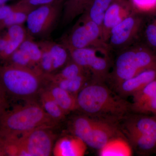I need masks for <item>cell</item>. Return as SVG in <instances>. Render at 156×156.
I'll return each instance as SVG.
<instances>
[{
	"instance_id": "32",
	"label": "cell",
	"mask_w": 156,
	"mask_h": 156,
	"mask_svg": "<svg viewBox=\"0 0 156 156\" xmlns=\"http://www.w3.org/2000/svg\"><path fill=\"white\" fill-rule=\"evenodd\" d=\"M19 6V2L11 5H7L5 4L0 5V21L5 19L12 12L15 11Z\"/></svg>"
},
{
	"instance_id": "12",
	"label": "cell",
	"mask_w": 156,
	"mask_h": 156,
	"mask_svg": "<svg viewBox=\"0 0 156 156\" xmlns=\"http://www.w3.org/2000/svg\"><path fill=\"white\" fill-rule=\"evenodd\" d=\"M134 13L129 0H114L107 10L104 17L101 27L103 41L107 44L112 30Z\"/></svg>"
},
{
	"instance_id": "19",
	"label": "cell",
	"mask_w": 156,
	"mask_h": 156,
	"mask_svg": "<svg viewBox=\"0 0 156 156\" xmlns=\"http://www.w3.org/2000/svg\"><path fill=\"white\" fill-rule=\"evenodd\" d=\"M93 0H64L62 22L64 24L72 21L83 14Z\"/></svg>"
},
{
	"instance_id": "22",
	"label": "cell",
	"mask_w": 156,
	"mask_h": 156,
	"mask_svg": "<svg viewBox=\"0 0 156 156\" xmlns=\"http://www.w3.org/2000/svg\"><path fill=\"white\" fill-rule=\"evenodd\" d=\"M41 105L44 111L56 122L63 119L66 114L62 109L47 89L40 94Z\"/></svg>"
},
{
	"instance_id": "35",
	"label": "cell",
	"mask_w": 156,
	"mask_h": 156,
	"mask_svg": "<svg viewBox=\"0 0 156 156\" xmlns=\"http://www.w3.org/2000/svg\"><path fill=\"white\" fill-rule=\"evenodd\" d=\"M9 1V0H0V5H5V3Z\"/></svg>"
},
{
	"instance_id": "9",
	"label": "cell",
	"mask_w": 156,
	"mask_h": 156,
	"mask_svg": "<svg viewBox=\"0 0 156 156\" xmlns=\"http://www.w3.org/2000/svg\"><path fill=\"white\" fill-rule=\"evenodd\" d=\"M51 127H41L17 136V140L28 156H48L53 150L54 136Z\"/></svg>"
},
{
	"instance_id": "36",
	"label": "cell",
	"mask_w": 156,
	"mask_h": 156,
	"mask_svg": "<svg viewBox=\"0 0 156 156\" xmlns=\"http://www.w3.org/2000/svg\"><path fill=\"white\" fill-rule=\"evenodd\" d=\"M21 1H23V2H29V1H31V0H21Z\"/></svg>"
},
{
	"instance_id": "15",
	"label": "cell",
	"mask_w": 156,
	"mask_h": 156,
	"mask_svg": "<svg viewBox=\"0 0 156 156\" xmlns=\"http://www.w3.org/2000/svg\"><path fill=\"white\" fill-rule=\"evenodd\" d=\"M87 144L75 136L62 137L56 143L53 154L57 156H81L87 150Z\"/></svg>"
},
{
	"instance_id": "3",
	"label": "cell",
	"mask_w": 156,
	"mask_h": 156,
	"mask_svg": "<svg viewBox=\"0 0 156 156\" xmlns=\"http://www.w3.org/2000/svg\"><path fill=\"white\" fill-rule=\"evenodd\" d=\"M9 107L0 113L1 136H20L39 127H53L56 123L34 101Z\"/></svg>"
},
{
	"instance_id": "4",
	"label": "cell",
	"mask_w": 156,
	"mask_h": 156,
	"mask_svg": "<svg viewBox=\"0 0 156 156\" xmlns=\"http://www.w3.org/2000/svg\"><path fill=\"white\" fill-rule=\"evenodd\" d=\"M149 69L156 70L155 51L144 46H129L118 54L107 80L115 88L123 81Z\"/></svg>"
},
{
	"instance_id": "2",
	"label": "cell",
	"mask_w": 156,
	"mask_h": 156,
	"mask_svg": "<svg viewBox=\"0 0 156 156\" xmlns=\"http://www.w3.org/2000/svg\"><path fill=\"white\" fill-rule=\"evenodd\" d=\"M49 76L37 68L6 64L0 66V82L8 98L32 101L40 95Z\"/></svg>"
},
{
	"instance_id": "14",
	"label": "cell",
	"mask_w": 156,
	"mask_h": 156,
	"mask_svg": "<svg viewBox=\"0 0 156 156\" xmlns=\"http://www.w3.org/2000/svg\"><path fill=\"white\" fill-rule=\"evenodd\" d=\"M156 79V69L147 70L123 81L115 89L121 96L132 95Z\"/></svg>"
},
{
	"instance_id": "1",
	"label": "cell",
	"mask_w": 156,
	"mask_h": 156,
	"mask_svg": "<svg viewBox=\"0 0 156 156\" xmlns=\"http://www.w3.org/2000/svg\"><path fill=\"white\" fill-rule=\"evenodd\" d=\"M76 96L77 109L87 115L111 122L122 120L131 103L115 95L103 82L92 80Z\"/></svg>"
},
{
	"instance_id": "24",
	"label": "cell",
	"mask_w": 156,
	"mask_h": 156,
	"mask_svg": "<svg viewBox=\"0 0 156 156\" xmlns=\"http://www.w3.org/2000/svg\"><path fill=\"white\" fill-rule=\"evenodd\" d=\"M45 44L53 59V71L64 67L70 60L69 51L64 45L51 43Z\"/></svg>"
},
{
	"instance_id": "25",
	"label": "cell",
	"mask_w": 156,
	"mask_h": 156,
	"mask_svg": "<svg viewBox=\"0 0 156 156\" xmlns=\"http://www.w3.org/2000/svg\"><path fill=\"white\" fill-rule=\"evenodd\" d=\"M95 119V118L87 116L76 117L73 123L72 131L73 135L85 143L94 126Z\"/></svg>"
},
{
	"instance_id": "21",
	"label": "cell",
	"mask_w": 156,
	"mask_h": 156,
	"mask_svg": "<svg viewBox=\"0 0 156 156\" xmlns=\"http://www.w3.org/2000/svg\"><path fill=\"white\" fill-rule=\"evenodd\" d=\"M19 3V7L15 11L5 19L0 21V31L11 26L21 24L25 22L30 12L36 8L21 0Z\"/></svg>"
},
{
	"instance_id": "17",
	"label": "cell",
	"mask_w": 156,
	"mask_h": 156,
	"mask_svg": "<svg viewBox=\"0 0 156 156\" xmlns=\"http://www.w3.org/2000/svg\"><path fill=\"white\" fill-rule=\"evenodd\" d=\"M21 24L11 26L8 27L7 34L10 41L7 48L0 53V58L7 62L12 54L19 48L20 46L26 39V34Z\"/></svg>"
},
{
	"instance_id": "27",
	"label": "cell",
	"mask_w": 156,
	"mask_h": 156,
	"mask_svg": "<svg viewBox=\"0 0 156 156\" xmlns=\"http://www.w3.org/2000/svg\"><path fill=\"white\" fill-rule=\"evenodd\" d=\"M18 49L28 55L34 65L36 64L39 65L42 55V50L40 46L31 40L26 39Z\"/></svg>"
},
{
	"instance_id": "31",
	"label": "cell",
	"mask_w": 156,
	"mask_h": 156,
	"mask_svg": "<svg viewBox=\"0 0 156 156\" xmlns=\"http://www.w3.org/2000/svg\"><path fill=\"white\" fill-rule=\"evenodd\" d=\"M145 36L148 44L154 50H156V20H154L147 27Z\"/></svg>"
},
{
	"instance_id": "13",
	"label": "cell",
	"mask_w": 156,
	"mask_h": 156,
	"mask_svg": "<svg viewBox=\"0 0 156 156\" xmlns=\"http://www.w3.org/2000/svg\"><path fill=\"white\" fill-rule=\"evenodd\" d=\"M131 110L136 114L156 115V79L132 95Z\"/></svg>"
},
{
	"instance_id": "10",
	"label": "cell",
	"mask_w": 156,
	"mask_h": 156,
	"mask_svg": "<svg viewBox=\"0 0 156 156\" xmlns=\"http://www.w3.org/2000/svg\"><path fill=\"white\" fill-rule=\"evenodd\" d=\"M143 19L134 13L117 24L112 30L107 44L110 50H123L131 44L139 34Z\"/></svg>"
},
{
	"instance_id": "16",
	"label": "cell",
	"mask_w": 156,
	"mask_h": 156,
	"mask_svg": "<svg viewBox=\"0 0 156 156\" xmlns=\"http://www.w3.org/2000/svg\"><path fill=\"white\" fill-rule=\"evenodd\" d=\"M47 89L66 114L77 109L75 95L52 83Z\"/></svg>"
},
{
	"instance_id": "34",
	"label": "cell",
	"mask_w": 156,
	"mask_h": 156,
	"mask_svg": "<svg viewBox=\"0 0 156 156\" xmlns=\"http://www.w3.org/2000/svg\"><path fill=\"white\" fill-rule=\"evenodd\" d=\"M10 41L9 37L7 33L2 37L0 38V53L5 50L9 44Z\"/></svg>"
},
{
	"instance_id": "8",
	"label": "cell",
	"mask_w": 156,
	"mask_h": 156,
	"mask_svg": "<svg viewBox=\"0 0 156 156\" xmlns=\"http://www.w3.org/2000/svg\"><path fill=\"white\" fill-rule=\"evenodd\" d=\"M64 1L39 6L30 12L26 21L28 31L31 34L43 36L52 31L63 9Z\"/></svg>"
},
{
	"instance_id": "23",
	"label": "cell",
	"mask_w": 156,
	"mask_h": 156,
	"mask_svg": "<svg viewBox=\"0 0 156 156\" xmlns=\"http://www.w3.org/2000/svg\"><path fill=\"white\" fill-rule=\"evenodd\" d=\"M89 79V74L87 73L71 79L53 80L50 78V80L53 83L76 96L81 89L86 86Z\"/></svg>"
},
{
	"instance_id": "37",
	"label": "cell",
	"mask_w": 156,
	"mask_h": 156,
	"mask_svg": "<svg viewBox=\"0 0 156 156\" xmlns=\"http://www.w3.org/2000/svg\"><path fill=\"white\" fill-rule=\"evenodd\" d=\"M154 117L155 118V119H156V115H154Z\"/></svg>"
},
{
	"instance_id": "7",
	"label": "cell",
	"mask_w": 156,
	"mask_h": 156,
	"mask_svg": "<svg viewBox=\"0 0 156 156\" xmlns=\"http://www.w3.org/2000/svg\"><path fill=\"white\" fill-rule=\"evenodd\" d=\"M63 45L68 49L98 47L110 49L102 40L101 28L83 15L65 40Z\"/></svg>"
},
{
	"instance_id": "11",
	"label": "cell",
	"mask_w": 156,
	"mask_h": 156,
	"mask_svg": "<svg viewBox=\"0 0 156 156\" xmlns=\"http://www.w3.org/2000/svg\"><path fill=\"white\" fill-rule=\"evenodd\" d=\"M119 136L125 137L112 122L96 118L85 143L93 148L100 150L111 140Z\"/></svg>"
},
{
	"instance_id": "28",
	"label": "cell",
	"mask_w": 156,
	"mask_h": 156,
	"mask_svg": "<svg viewBox=\"0 0 156 156\" xmlns=\"http://www.w3.org/2000/svg\"><path fill=\"white\" fill-rule=\"evenodd\" d=\"M137 14H150L156 11V0H129Z\"/></svg>"
},
{
	"instance_id": "6",
	"label": "cell",
	"mask_w": 156,
	"mask_h": 156,
	"mask_svg": "<svg viewBox=\"0 0 156 156\" xmlns=\"http://www.w3.org/2000/svg\"><path fill=\"white\" fill-rule=\"evenodd\" d=\"M68 50L71 59L87 70L93 80L103 83L107 80L111 67L109 48L89 47Z\"/></svg>"
},
{
	"instance_id": "26",
	"label": "cell",
	"mask_w": 156,
	"mask_h": 156,
	"mask_svg": "<svg viewBox=\"0 0 156 156\" xmlns=\"http://www.w3.org/2000/svg\"><path fill=\"white\" fill-rule=\"evenodd\" d=\"M87 73H89L71 58L60 72L55 76L50 75V78L53 80L71 79Z\"/></svg>"
},
{
	"instance_id": "20",
	"label": "cell",
	"mask_w": 156,
	"mask_h": 156,
	"mask_svg": "<svg viewBox=\"0 0 156 156\" xmlns=\"http://www.w3.org/2000/svg\"><path fill=\"white\" fill-rule=\"evenodd\" d=\"M114 0H93L82 15L99 26L101 29L105 12Z\"/></svg>"
},
{
	"instance_id": "33",
	"label": "cell",
	"mask_w": 156,
	"mask_h": 156,
	"mask_svg": "<svg viewBox=\"0 0 156 156\" xmlns=\"http://www.w3.org/2000/svg\"><path fill=\"white\" fill-rule=\"evenodd\" d=\"M9 98L0 82V113L9 107Z\"/></svg>"
},
{
	"instance_id": "30",
	"label": "cell",
	"mask_w": 156,
	"mask_h": 156,
	"mask_svg": "<svg viewBox=\"0 0 156 156\" xmlns=\"http://www.w3.org/2000/svg\"><path fill=\"white\" fill-rule=\"evenodd\" d=\"M7 64L14 65L23 67H29L34 65L28 55L22 50L18 49L8 59Z\"/></svg>"
},
{
	"instance_id": "18",
	"label": "cell",
	"mask_w": 156,
	"mask_h": 156,
	"mask_svg": "<svg viewBox=\"0 0 156 156\" xmlns=\"http://www.w3.org/2000/svg\"><path fill=\"white\" fill-rule=\"evenodd\" d=\"M132 147L125 137L119 136L111 140L99 150L101 156H128L132 154Z\"/></svg>"
},
{
	"instance_id": "5",
	"label": "cell",
	"mask_w": 156,
	"mask_h": 156,
	"mask_svg": "<svg viewBox=\"0 0 156 156\" xmlns=\"http://www.w3.org/2000/svg\"><path fill=\"white\" fill-rule=\"evenodd\" d=\"M123 118L121 130L132 148L139 154L156 152V119L137 114Z\"/></svg>"
},
{
	"instance_id": "38",
	"label": "cell",
	"mask_w": 156,
	"mask_h": 156,
	"mask_svg": "<svg viewBox=\"0 0 156 156\" xmlns=\"http://www.w3.org/2000/svg\"><path fill=\"white\" fill-rule=\"evenodd\" d=\"M155 20H156V18H155Z\"/></svg>"
},
{
	"instance_id": "29",
	"label": "cell",
	"mask_w": 156,
	"mask_h": 156,
	"mask_svg": "<svg viewBox=\"0 0 156 156\" xmlns=\"http://www.w3.org/2000/svg\"><path fill=\"white\" fill-rule=\"evenodd\" d=\"M40 47L42 50V55L38 68L43 73L50 75L53 71L52 56L45 44L41 45Z\"/></svg>"
}]
</instances>
